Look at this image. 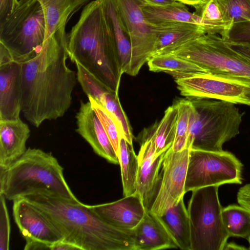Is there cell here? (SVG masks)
<instances>
[{
  "label": "cell",
  "mask_w": 250,
  "mask_h": 250,
  "mask_svg": "<svg viewBox=\"0 0 250 250\" xmlns=\"http://www.w3.org/2000/svg\"><path fill=\"white\" fill-rule=\"evenodd\" d=\"M65 27L56 31L33 58L21 63V112L32 125L62 117L71 106L77 73L67 65Z\"/></svg>",
  "instance_id": "obj_1"
},
{
  "label": "cell",
  "mask_w": 250,
  "mask_h": 250,
  "mask_svg": "<svg viewBox=\"0 0 250 250\" xmlns=\"http://www.w3.org/2000/svg\"><path fill=\"white\" fill-rule=\"evenodd\" d=\"M42 211L63 237L81 250H135L130 231L115 228L81 202L47 191L21 197Z\"/></svg>",
  "instance_id": "obj_2"
},
{
  "label": "cell",
  "mask_w": 250,
  "mask_h": 250,
  "mask_svg": "<svg viewBox=\"0 0 250 250\" xmlns=\"http://www.w3.org/2000/svg\"><path fill=\"white\" fill-rule=\"evenodd\" d=\"M67 51L72 62L79 63L119 94L123 72L99 0L84 6L78 21L67 34Z\"/></svg>",
  "instance_id": "obj_3"
},
{
  "label": "cell",
  "mask_w": 250,
  "mask_h": 250,
  "mask_svg": "<svg viewBox=\"0 0 250 250\" xmlns=\"http://www.w3.org/2000/svg\"><path fill=\"white\" fill-rule=\"evenodd\" d=\"M47 191L62 198L80 202L63 175V168L51 153L29 147L18 160L0 169V194L10 201Z\"/></svg>",
  "instance_id": "obj_4"
},
{
  "label": "cell",
  "mask_w": 250,
  "mask_h": 250,
  "mask_svg": "<svg viewBox=\"0 0 250 250\" xmlns=\"http://www.w3.org/2000/svg\"><path fill=\"white\" fill-rule=\"evenodd\" d=\"M188 99L191 108L187 148L223 150V145L239 134L243 114L234 104L229 102Z\"/></svg>",
  "instance_id": "obj_5"
},
{
  "label": "cell",
  "mask_w": 250,
  "mask_h": 250,
  "mask_svg": "<svg viewBox=\"0 0 250 250\" xmlns=\"http://www.w3.org/2000/svg\"><path fill=\"white\" fill-rule=\"evenodd\" d=\"M46 33L45 17L41 3L38 0H19L10 17L0 24V43L14 61L21 63L40 52Z\"/></svg>",
  "instance_id": "obj_6"
},
{
  "label": "cell",
  "mask_w": 250,
  "mask_h": 250,
  "mask_svg": "<svg viewBox=\"0 0 250 250\" xmlns=\"http://www.w3.org/2000/svg\"><path fill=\"white\" fill-rule=\"evenodd\" d=\"M218 186L192 191L187 208L191 250H224L229 236L222 217Z\"/></svg>",
  "instance_id": "obj_7"
},
{
  "label": "cell",
  "mask_w": 250,
  "mask_h": 250,
  "mask_svg": "<svg viewBox=\"0 0 250 250\" xmlns=\"http://www.w3.org/2000/svg\"><path fill=\"white\" fill-rule=\"evenodd\" d=\"M168 53L189 60L209 73L250 78V60L231 48L219 35H203Z\"/></svg>",
  "instance_id": "obj_8"
},
{
  "label": "cell",
  "mask_w": 250,
  "mask_h": 250,
  "mask_svg": "<svg viewBox=\"0 0 250 250\" xmlns=\"http://www.w3.org/2000/svg\"><path fill=\"white\" fill-rule=\"evenodd\" d=\"M242 169V163L230 152L190 149L185 192L210 186L241 184Z\"/></svg>",
  "instance_id": "obj_9"
},
{
  "label": "cell",
  "mask_w": 250,
  "mask_h": 250,
  "mask_svg": "<svg viewBox=\"0 0 250 250\" xmlns=\"http://www.w3.org/2000/svg\"><path fill=\"white\" fill-rule=\"evenodd\" d=\"M181 95L250 105V78L206 72L175 80Z\"/></svg>",
  "instance_id": "obj_10"
},
{
  "label": "cell",
  "mask_w": 250,
  "mask_h": 250,
  "mask_svg": "<svg viewBox=\"0 0 250 250\" xmlns=\"http://www.w3.org/2000/svg\"><path fill=\"white\" fill-rule=\"evenodd\" d=\"M127 27L131 44V59L128 75L135 76L151 57L155 42L151 24L146 20L143 0H116Z\"/></svg>",
  "instance_id": "obj_11"
},
{
  "label": "cell",
  "mask_w": 250,
  "mask_h": 250,
  "mask_svg": "<svg viewBox=\"0 0 250 250\" xmlns=\"http://www.w3.org/2000/svg\"><path fill=\"white\" fill-rule=\"evenodd\" d=\"M189 149L174 151L171 146L165 152L160 187L150 211L162 216L184 197Z\"/></svg>",
  "instance_id": "obj_12"
},
{
  "label": "cell",
  "mask_w": 250,
  "mask_h": 250,
  "mask_svg": "<svg viewBox=\"0 0 250 250\" xmlns=\"http://www.w3.org/2000/svg\"><path fill=\"white\" fill-rule=\"evenodd\" d=\"M155 124L145 129L138 155L139 170L136 194L141 198L146 210H150L157 194L162 176L159 173L165 152L156 153Z\"/></svg>",
  "instance_id": "obj_13"
},
{
  "label": "cell",
  "mask_w": 250,
  "mask_h": 250,
  "mask_svg": "<svg viewBox=\"0 0 250 250\" xmlns=\"http://www.w3.org/2000/svg\"><path fill=\"white\" fill-rule=\"evenodd\" d=\"M21 112V64L0 44V120L19 119Z\"/></svg>",
  "instance_id": "obj_14"
},
{
  "label": "cell",
  "mask_w": 250,
  "mask_h": 250,
  "mask_svg": "<svg viewBox=\"0 0 250 250\" xmlns=\"http://www.w3.org/2000/svg\"><path fill=\"white\" fill-rule=\"evenodd\" d=\"M13 202L14 219L25 242L38 241L52 244L63 240L60 232L39 208L22 198Z\"/></svg>",
  "instance_id": "obj_15"
},
{
  "label": "cell",
  "mask_w": 250,
  "mask_h": 250,
  "mask_svg": "<svg viewBox=\"0 0 250 250\" xmlns=\"http://www.w3.org/2000/svg\"><path fill=\"white\" fill-rule=\"evenodd\" d=\"M76 131L91 146L93 151L108 162L119 164L118 156L89 101H80L76 116Z\"/></svg>",
  "instance_id": "obj_16"
},
{
  "label": "cell",
  "mask_w": 250,
  "mask_h": 250,
  "mask_svg": "<svg viewBox=\"0 0 250 250\" xmlns=\"http://www.w3.org/2000/svg\"><path fill=\"white\" fill-rule=\"evenodd\" d=\"M89 207L109 225L127 231L138 225L146 212L141 197L136 193L113 202Z\"/></svg>",
  "instance_id": "obj_17"
},
{
  "label": "cell",
  "mask_w": 250,
  "mask_h": 250,
  "mask_svg": "<svg viewBox=\"0 0 250 250\" xmlns=\"http://www.w3.org/2000/svg\"><path fill=\"white\" fill-rule=\"evenodd\" d=\"M129 231L135 250L178 249L161 217L150 210H146L140 223Z\"/></svg>",
  "instance_id": "obj_18"
},
{
  "label": "cell",
  "mask_w": 250,
  "mask_h": 250,
  "mask_svg": "<svg viewBox=\"0 0 250 250\" xmlns=\"http://www.w3.org/2000/svg\"><path fill=\"white\" fill-rule=\"evenodd\" d=\"M30 135L28 125L20 118L0 120V169H4L26 151Z\"/></svg>",
  "instance_id": "obj_19"
},
{
  "label": "cell",
  "mask_w": 250,
  "mask_h": 250,
  "mask_svg": "<svg viewBox=\"0 0 250 250\" xmlns=\"http://www.w3.org/2000/svg\"><path fill=\"white\" fill-rule=\"evenodd\" d=\"M152 26L155 42L151 57L168 53L185 43L207 34L204 27L189 23L175 22Z\"/></svg>",
  "instance_id": "obj_20"
},
{
  "label": "cell",
  "mask_w": 250,
  "mask_h": 250,
  "mask_svg": "<svg viewBox=\"0 0 250 250\" xmlns=\"http://www.w3.org/2000/svg\"><path fill=\"white\" fill-rule=\"evenodd\" d=\"M142 11L146 20L151 25L189 23L204 27L207 34L220 35L221 34L220 30L209 25L194 12H190L186 4L180 1H176L163 6H153L145 3L142 7Z\"/></svg>",
  "instance_id": "obj_21"
},
{
  "label": "cell",
  "mask_w": 250,
  "mask_h": 250,
  "mask_svg": "<svg viewBox=\"0 0 250 250\" xmlns=\"http://www.w3.org/2000/svg\"><path fill=\"white\" fill-rule=\"evenodd\" d=\"M114 42L123 73L128 74L131 63V44L127 27L116 0H99Z\"/></svg>",
  "instance_id": "obj_22"
},
{
  "label": "cell",
  "mask_w": 250,
  "mask_h": 250,
  "mask_svg": "<svg viewBox=\"0 0 250 250\" xmlns=\"http://www.w3.org/2000/svg\"><path fill=\"white\" fill-rule=\"evenodd\" d=\"M160 217L178 249L191 250L189 218L183 198Z\"/></svg>",
  "instance_id": "obj_23"
},
{
  "label": "cell",
  "mask_w": 250,
  "mask_h": 250,
  "mask_svg": "<svg viewBox=\"0 0 250 250\" xmlns=\"http://www.w3.org/2000/svg\"><path fill=\"white\" fill-rule=\"evenodd\" d=\"M147 62L150 71L166 72L175 80L208 72L194 62L171 53L153 56Z\"/></svg>",
  "instance_id": "obj_24"
},
{
  "label": "cell",
  "mask_w": 250,
  "mask_h": 250,
  "mask_svg": "<svg viewBox=\"0 0 250 250\" xmlns=\"http://www.w3.org/2000/svg\"><path fill=\"white\" fill-rule=\"evenodd\" d=\"M118 157L121 167L123 194L124 196L133 194L137 190L139 160L133 145L123 137L120 139Z\"/></svg>",
  "instance_id": "obj_25"
},
{
  "label": "cell",
  "mask_w": 250,
  "mask_h": 250,
  "mask_svg": "<svg viewBox=\"0 0 250 250\" xmlns=\"http://www.w3.org/2000/svg\"><path fill=\"white\" fill-rule=\"evenodd\" d=\"M44 10L46 22L50 25H61L90 0H38Z\"/></svg>",
  "instance_id": "obj_26"
},
{
  "label": "cell",
  "mask_w": 250,
  "mask_h": 250,
  "mask_svg": "<svg viewBox=\"0 0 250 250\" xmlns=\"http://www.w3.org/2000/svg\"><path fill=\"white\" fill-rule=\"evenodd\" d=\"M222 217L229 237L248 239L250 235V210L240 205H230L223 208Z\"/></svg>",
  "instance_id": "obj_27"
},
{
  "label": "cell",
  "mask_w": 250,
  "mask_h": 250,
  "mask_svg": "<svg viewBox=\"0 0 250 250\" xmlns=\"http://www.w3.org/2000/svg\"><path fill=\"white\" fill-rule=\"evenodd\" d=\"M177 107L175 103L167 107L163 117L155 123L156 153L160 155L172 146L175 138L177 120Z\"/></svg>",
  "instance_id": "obj_28"
},
{
  "label": "cell",
  "mask_w": 250,
  "mask_h": 250,
  "mask_svg": "<svg viewBox=\"0 0 250 250\" xmlns=\"http://www.w3.org/2000/svg\"><path fill=\"white\" fill-rule=\"evenodd\" d=\"M194 13L209 25L221 32V36L230 26L226 9L221 0H207L195 8Z\"/></svg>",
  "instance_id": "obj_29"
},
{
  "label": "cell",
  "mask_w": 250,
  "mask_h": 250,
  "mask_svg": "<svg viewBox=\"0 0 250 250\" xmlns=\"http://www.w3.org/2000/svg\"><path fill=\"white\" fill-rule=\"evenodd\" d=\"M112 117L122 137L132 145L133 134L128 118L120 102L119 94L109 92L102 105Z\"/></svg>",
  "instance_id": "obj_30"
},
{
  "label": "cell",
  "mask_w": 250,
  "mask_h": 250,
  "mask_svg": "<svg viewBox=\"0 0 250 250\" xmlns=\"http://www.w3.org/2000/svg\"><path fill=\"white\" fill-rule=\"evenodd\" d=\"M175 103L177 107V120L175 136L171 148L174 151L178 152L187 148L191 102L187 98L178 100Z\"/></svg>",
  "instance_id": "obj_31"
},
{
  "label": "cell",
  "mask_w": 250,
  "mask_h": 250,
  "mask_svg": "<svg viewBox=\"0 0 250 250\" xmlns=\"http://www.w3.org/2000/svg\"><path fill=\"white\" fill-rule=\"evenodd\" d=\"M87 97L92 109L100 120L118 156L120 139L122 137L115 122L109 112L103 106L91 97Z\"/></svg>",
  "instance_id": "obj_32"
},
{
  "label": "cell",
  "mask_w": 250,
  "mask_h": 250,
  "mask_svg": "<svg viewBox=\"0 0 250 250\" xmlns=\"http://www.w3.org/2000/svg\"><path fill=\"white\" fill-rule=\"evenodd\" d=\"M221 0L226 9L230 25L250 21V0Z\"/></svg>",
  "instance_id": "obj_33"
},
{
  "label": "cell",
  "mask_w": 250,
  "mask_h": 250,
  "mask_svg": "<svg viewBox=\"0 0 250 250\" xmlns=\"http://www.w3.org/2000/svg\"><path fill=\"white\" fill-rule=\"evenodd\" d=\"M221 37L227 42L250 43V21L231 25Z\"/></svg>",
  "instance_id": "obj_34"
},
{
  "label": "cell",
  "mask_w": 250,
  "mask_h": 250,
  "mask_svg": "<svg viewBox=\"0 0 250 250\" xmlns=\"http://www.w3.org/2000/svg\"><path fill=\"white\" fill-rule=\"evenodd\" d=\"M6 198L0 194V250H8L10 236V222Z\"/></svg>",
  "instance_id": "obj_35"
},
{
  "label": "cell",
  "mask_w": 250,
  "mask_h": 250,
  "mask_svg": "<svg viewBox=\"0 0 250 250\" xmlns=\"http://www.w3.org/2000/svg\"><path fill=\"white\" fill-rule=\"evenodd\" d=\"M19 0H0V24L3 23L13 13Z\"/></svg>",
  "instance_id": "obj_36"
},
{
  "label": "cell",
  "mask_w": 250,
  "mask_h": 250,
  "mask_svg": "<svg viewBox=\"0 0 250 250\" xmlns=\"http://www.w3.org/2000/svg\"><path fill=\"white\" fill-rule=\"evenodd\" d=\"M237 200L239 205L250 211V184L239 188L237 194Z\"/></svg>",
  "instance_id": "obj_37"
},
{
  "label": "cell",
  "mask_w": 250,
  "mask_h": 250,
  "mask_svg": "<svg viewBox=\"0 0 250 250\" xmlns=\"http://www.w3.org/2000/svg\"><path fill=\"white\" fill-rule=\"evenodd\" d=\"M226 42L231 48L250 60V43Z\"/></svg>",
  "instance_id": "obj_38"
},
{
  "label": "cell",
  "mask_w": 250,
  "mask_h": 250,
  "mask_svg": "<svg viewBox=\"0 0 250 250\" xmlns=\"http://www.w3.org/2000/svg\"><path fill=\"white\" fill-rule=\"evenodd\" d=\"M52 244L38 241L25 242L24 250H50Z\"/></svg>",
  "instance_id": "obj_39"
},
{
  "label": "cell",
  "mask_w": 250,
  "mask_h": 250,
  "mask_svg": "<svg viewBox=\"0 0 250 250\" xmlns=\"http://www.w3.org/2000/svg\"><path fill=\"white\" fill-rule=\"evenodd\" d=\"M81 250L76 246L61 240L52 244L51 246L50 250Z\"/></svg>",
  "instance_id": "obj_40"
},
{
  "label": "cell",
  "mask_w": 250,
  "mask_h": 250,
  "mask_svg": "<svg viewBox=\"0 0 250 250\" xmlns=\"http://www.w3.org/2000/svg\"><path fill=\"white\" fill-rule=\"evenodd\" d=\"M146 4L153 6H163L171 4L176 0H143Z\"/></svg>",
  "instance_id": "obj_41"
},
{
  "label": "cell",
  "mask_w": 250,
  "mask_h": 250,
  "mask_svg": "<svg viewBox=\"0 0 250 250\" xmlns=\"http://www.w3.org/2000/svg\"><path fill=\"white\" fill-rule=\"evenodd\" d=\"M178 1L182 2L186 5H188L196 7L200 4H201L206 1L207 0H176Z\"/></svg>",
  "instance_id": "obj_42"
},
{
  "label": "cell",
  "mask_w": 250,
  "mask_h": 250,
  "mask_svg": "<svg viewBox=\"0 0 250 250\" xmlns=\"http://www.w3.org/2000/svg\"><path fill=\"white\" fill-rule=\"evenodd\" d=\"M247 250V249L245 247H242L241 246L238 245L234 243H229L228 242L226 243L224 250Z\"/></svg>",
  "instance_id": "obj_43"
},
{
  "label": "cell",
  "mask_w": 250,
  "mask_h": 250,
  "mask_svg": "<svg viewBox=\"0 0 250 250\" xmlns=\"http://www.w3.org/2000/svg\"><path fill=\"white\" fill-rule=\"evenodd\" d=\"M249 242V250H250V237H249L248 239L247 240Z\"/></svg>",
  "instance_id": "obj_44"
}]
</instances>
